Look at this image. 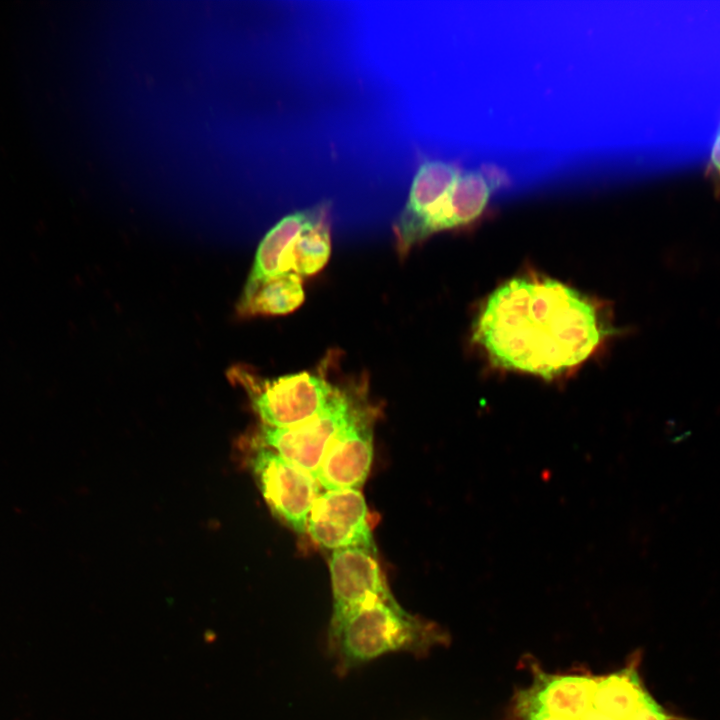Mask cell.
<instances>
[{
	"instance_id": "obj_7",
	"label": "cell",
	"mask_w": 720,
	"mask_h": 720,
	"mask_svg": "<svg viewBox=\"0 0 720 720\" xmlns=\"http://www.w3.org/2000/svg\"><path fill=\"white\" fill-rule=\"evenodd\" d=\"M376 552L358 547L332 551L329 558L333 594L330 624L363 605L392 596Z\"/></svg>"
},
{
	"instance_id": "obj_10",
	"label": "cell",
	"mask_w": 720,
	"mask_h": 720,
	"mask_svg": "<svg viewBox=\"0 0 720 720\" xmlns=\"http://www.w3.org/2000/svg\"><path fill=\"white\" fill-rule=\"evenodd\" d=\"M494 185L481 171L461 172L441 201L428 213L418 233L417 243L428 236L467 225L487 206Z\"/></svg>"
},
{
	"instance_id": "obj_5",
	"label": "cell",
	"mask_w": 720,
	"mask_h": 720,
	"mask_svg": "<svg viewBox=\"0 0 720 720\" xmlns=\"http://www.w3.org/2000/svg\"><path fill=\"white\" fill-rule=\"evenodd\" d=\"M251 464L272 512L296 533L304 534L310 510L319 495L314 477L269 448L259 449Z\"/></svg>"
},
{
	"instance_id": "obj_17",
	"label": "cell",
	"mask_w": 720,
	"mask_h": 720,
	"mask_svg": "<svg viewBox=\"0 0 720 720\" xmlns=\"http://www.w3.org/2000/svg\"><path fill=\"white\" fill-rule=\"evenodd\" d=\"M571 720H619L617 718H614L606 713H603L596 709L590 701V704L586 711L579 717L571 719Z\"/></svg>"
},
{
	"instance_id": "obj_13",
	"label": "cell",
	"mask_w": 720,
	"mask_h": 720,
	"mask_svg": "<svg viewBox=\"0 0 720 720\" xmlns=\"http://www.w3.org/2000/svg\"><path fill=\"white\" fill-rule=\"evenodd\" d=\"M304 298L302 278L287 273L260 284L249 294H242L238 312L244 316L283 315L297 309Z\"/></svg>"
},
{
	"instance_id": "obj_3",
	"label": "cell",
	"mask_w": 720,
	"mask_h": 720,
	"mask_svg": "<svg viewBox=\"0 0 720 720\" xmlns=\"http://www.w3.org/2000/svg\"><path fill=\"white\" fill-rule=\"evenodd\" d=\"M234 376L249 387L253 407L265 425L276 428L294 426L312 418L338 390L320 374L310 372L257 381L240 370Z\"/></svg>"
},
{
	"instance_id": "obj_2",
	"label": "cell",
	"mask_w": 720,
	"mask_h": 720,
	"mask_svg": "<svg viewBox=\"0 0 720 720\" xmlns=\"http://www.w3.org/2000/svg\"><path fill=\"white\" fill-rule=\"evenodd\" d=\"M447 640L438 625L408 613L393 595L359 607L328 630L341 671L393 652L423 655Z\"/></svg>"
},
{
	"instance_id": "obj_4",
	"label": "cell",
	"mask_w": 720,
	"mask_h": 720,
	"mask_svg": "<svg viewBox=\"0 0 720 720\" xmlns=\"http://www.w3.org/2000/svg\"><path fill=\"white\" fill-rule=\"evenodd\" d=\"M358 411L347 393L337 390L323 410L300 424L284 428L265 425L262 440L316 480L329 443Z\"/></svg>"
},
{
	"instance_id": "obj_6",
	"label": "cell",
	"mask_w": 720,
	"mask_h": 720,
	"mask_svg": "<svg viewBox=\"0 0 720 720\" xmlns=\"http://www.w3.org/2000/svg\"><path fill=\"white\" fill-rule=\"evenodd\" d=\"M307 532L315 543L332 551L353 547L377 551L367 505L358 489L319 494L308 516Z\"/></svg>"
},
{
	"instance_id": "obj_14",
	"label": "cell",
	"mask_w": 720,
	"mask_h": 720,
	"mask_svg": "<svg viewBox=\"0 0 720 720\" xmlns=\"http://www.w3.org/2000/svg\"><path fill=\"white\" fill-rule=\"evenodd\" d=\"M330 253V225L327 213L292 241L280 260V273L281 275L294 273L301 278L314 275L327 264Z\"/></svg>"
},
{
	"instance_id": "obj_16",
	"label": "cell",
	"mask_w": 720,
	"mask_h": 720,
	"mask_svg": "<svg viewBox=\"0 0 720 720\" xmlns=\"http://www.w3.org/2000/svg\"><path fill=\"white\" fill-rule=\"evenodd\" d=\"M627 720H670L664 710L646 693L633 714Z\"/></svg>"
},
{
	"instance_id": "obj_8",
	"label": "cell",
	"mask_w": 720,
	"mask_h": 720,
	"mask_svg": "<svg viewBox=\"0 0 720 720\" xmlns=\"http://www.w3.org/2000/svg\"><path fill=\"white\" fill-rule=\"evenodd\" d=\"M373 459L371 424L360 410L329 443L316 474L327 490L358 489L365 482Z\"/></svg>"
},
{
	"instance_id": "obj_9",
	"label": "cell",
	"mask_w": 720,
	"mask_h": 720,
	"mask_svg": "<svg viewBox=\"0 0 720 720\" xmlns=\"http://www.w3.org/2000/svg\"><path fill=\"white\" fill-rule=\"evenodd\" d=\"M462 171L454 164L423 161L413 179L407 203L396 224L399 247L407 250L417 243L418 230L428 213L441 201Z\"/></svg>"
},
{
	"instance_id": "obj_11",
	"label": "cell",
	"mask_w": 720,
	"mask_h": 720,
	"mask_svg": "<svg viewBox=\"0 0 720 720\" xmlns=\"http://www.w3.org/2000/svg\"><path fill=\"white\" fill-rule=\"evenodd\" d=\"M327 213L328 206L323 203L296 211L279 221L259 244L242 294H249L260 284L280 276V260L286 249L303 230L316 224Z\"/></svg>"
},
{
	"instance_id": "obj_18",
	"label": "cell",
	"mask_w": 720,
	"mask_h": 720,
	"mask_svg": "<svg viewBox=\"0 0 720 720\" xmlns=\"http://www.w3.org/2000/svg\"><path fill=\"white\" fill-rule=\"evenodd\" d=\"M710 163L713 172L720 177V130L711 150Z\"/></svg>"
},
{
	"instance_id": "obj_12",
	"label": "cell",
	"mask_w": 720,
	"mask_h": 720,
	"mask_svg": "<svg viewBox=\"0 0 720 720\" xmlns=\"http://www.w3.org/2000/svg\"><path fill=\"white\" fill-rule=\"evenodd\" d=\"M596 677L536 673L534 684L518 696L550 714L574 719L588 708Z\"/></svg>"
},
{
	"instance_id": "obj_1",
	"label": "cell",
	"mask_w": 720,
	"mask_h": 720,
	"mask_svg": "<svg viewBox=\"0 0 720 720\" xmlns=\"http://www.w3.org/2000/svg\"><path fill=\"white\" fill-rule=\"evenodd\" d=\"M608 333L592 298L534 275L513 278L490 294L473 340L498 367L553 379L589 358Z\"/></svg>"
},
{
	"instance_id": "obj_15",
	"label": "cell",
	"mask_w": 720,
	"mask_h": 720,
	"mask_svg": "<svg viewBox=\"0 0 720 720\" xmlns=\"http://www.w3.org/2000/svg\"><path fill=\"white\" fill-rule=\"evenodd\" d=\"M646 693L638 673L631 667L606 677L596 678L591 704L614 718L627 720L640 705Z\"/></svg>"
}]
</instances>
